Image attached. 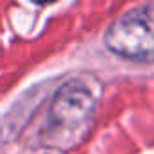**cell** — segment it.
<instances>
[{"mask_svg":"<svg viewBox=\"0 0 154 154\" xmlns=\"http://www.w3.org/2000/svg\"><path fill=\"white\" fill-rule=\"evenodd\" d=\"M100 94L102 84L89 74L74 76L62 84L51 100L44 141L60 149L74 147L93 122Z\"/></svg>","mask_w":154,"mask_h":154,"instance_id":"6da1fadb","label":"cell"},{"mask_svg":"<svg viewBox=\"0 0 154 154\" xmlns=\"http://www.w3.org/2000/svg\"><path fill=\"white\" fill-rule=\"evenodd\" d=\"M105 47L125 60L154 63V4L120 15L103 35Z\"/></svg>","mask_w":154,"mask_h":154,"instance_id":"7a4b0ae2","label":"cell"}]
</instances>
